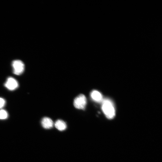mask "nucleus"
Returning <instances> with one entry per match:
<instances>
[{
	"mask_svg": "<svg viewBox=\"0 0 162 162\" xmlns=\"http://www.w3.org/2000/svg\"><path fill=\"white\" fill-rule=\"evenodd\" d=\"M103 111L108 118L112 119L115 115V111L113 104L109 100L106 99L103 102L102 106Z\"/></svg>",
	"mask_w": 162,
	"mask_h": 162,
	"instance_id": "1",
	"label": "nucleus"
},
{
	"mask_svg": "<svg viewBox=\"0 0 162 162\" xmlns=\"http://www.w3.org/2000/svg\"><path fill=\"white\" fill-rule=\"evenodd\" d=\"M87 100L86 97L83 94H80L74 99V106L75 108L79 109H84L86 106Z\"/></svg>",
	"mask_w": 162,
	"mask_h": 162,
	"instance_id": "2",
	"label": "nucleus"
},
{
	"mask_svg": "<svg viewBox=\"0 0 162 162\" xmlns=\"http://www.w3.org/2000/svg\"><path fill=\"white\" fill-rule=\"evenodd\" d=\"M13 73L17 75L22 74L24 70L25 66L23 63L20 60H15L12 63Z\"/></svg>",
	"mask_w": 162,
	"mask_h": 162,
	"instance_id": "3",
	"label": "nucleus"
},
{
	"mask_svg": "<svg viewBox=\"0 0 162 162\" xmlns=\"http://www.w3.org/2000/svg\"><path fill=\"white\" fill-rule=\"evenodd\" d=\"M4 85L8 90L13 91L17 88L18 87V83L15 79L10 77L8 78Z\"/></svg>",
	"mask_w": 162,
	"mask_h": 162,
	"instance_id": "4",
	"label": "nucleus"
},
{
	"mask_svg": "<svg viewBox=\"0 0 162 162\" xmlns=\"http://www.w3.org/2000/svg\"><path fill=\"white\" fill-rule=\"evenodd\" d=\"M41 123L42 127L46 129H51L54 126V123L52 120L47 117L43 118L42 120Z\"/></svg>",
	"mask_w": 162,
	"mask_h": 162,
	"instance_id": "5",
	"label": "nucleus"
},
{
	"mask_svg": "<svg viewBox=\"0 0 162 162\" xmlns=\"http://www.w3.org/2000/svg\"><path fill=\"white\" fill-rule=\"evenodd\" d=\"M90 96L92 99L95 101L99 102L102 100V95L97 90H94L92 91L90 94Z\"/></svg>",
	"mask_w": 162,
	"mask_h": 162,
	"instance_id": "6",
	"label": "nucleus"
},
{
	"mask_svg": "<svg viewBox=\"0 0 162 162\" xmlns=\"http://www.w3.org/2000/svg\"><path fill=\"white\" fill-rule=\"evenodd\" d=\"M55 127L60 131H63L65 130L67 126L66 123L63 120H58L55 123Z\"/></svg>",
	"mask_w": 162,
	"mask_h": 162,
	"instance_id": "7",
	"label": "nucleus"
},
{
	"mask_svg": "<svg viewBox=\"0 0 162 162\" xmlns=\"http://www.w3.org/2000/svg\"><path fill=\"white\" fill-rule=\"evenodd\" d=\"M8 117V114L6 111L2 109L0 110V120L6 119Z\"/></svg>",
	"mask_w": 162,
	"mask_h": 162,
	"instance_id": "8",
	"label": "nucleus"
},
{
	"mask_svg": "<svg viewBox=\"0 0 162 162\" xmlns=\"http://www.w3.org/2000/svg\"><path fill=\"white\" fill-rule=\"evenodd\" d=\"M6 104V101L3 99L0 98V108L4 107Z\"/></svg>",
	"mask_w": 162,
	"mask_h": 162,
	"instance_id": "9",
	"label": "nucleus"
}]
</instances>
